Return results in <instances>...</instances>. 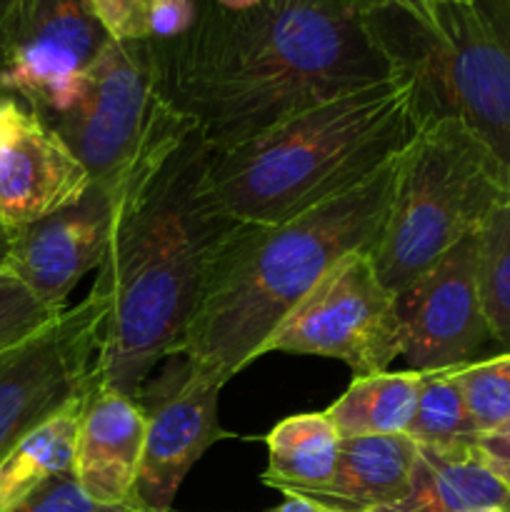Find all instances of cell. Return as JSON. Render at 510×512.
I'll return each instance as SVG.
<instances>
[{
  "mask_svg": "<svg viewBox=\"0 0 510 512\" xmlns=\"http://www.w3.org/2000/svg\"><path fill=\"white\" fill-rule=\"evenodd\" d=\"M150 50L163 98L213 150L405 68L353 0H260L243 13L198 0L193 28Z\"/></svg>",
  "mask_w": 510,
  "mask_h": 512,
  "instance_id": "cell-1",
  "label": "cell"
},
{
  "mask_svg": "<svg viewBox=\"0 0 510 512\" xmlns=\"http://www.w3.org/2000/svg\"><path fill=\"white\" fill-rule=\"evenodd\" d=\"M210 145L170 105L143 153L110 190V233L95 288L105 323L95 383L138 398L180 355L215 253L238 223L205 193Z\"/></svg>",
  "mask_w": 510,
  "mask_h": 512,
  "instance_id": "cell-2",
  "label": "cell"
},
{
  "mask_svg": "<svg viewBox=\"0 0 510 512\" xmlns=\"http://www.w3.org/2000/svg\"><path fill=\"white\" fill-rule=\"evenodd\" d=\"M400 153L303 213L278 223L235 225L210 263L180 355L223 383L255 363L265 340L333 265L375 248Z\"/></svg>",
  "mask_w": 510,
  "mask_h": 512,
  "instance_id": "cell-3",
  "label": "cell"
},
{
  "mask_svg": "<svg viewBox=\"0 0 510 512\" xmlns=\"http://www.w3.org/2000/svg\"><path fill=\"white\" fill-rule=\"evenodd\" d=\"M413 70L320 100L253 138L213 150L205 193L233 223H278L353 188L400 153L423 123Z\"/></svg>",
  "mask_w": 510,
  "mask_h": 512,
  "instance_id": "cell-4",
  "label": "cell"
},
{
  "mask_svg": "<svg viewBox=\"0 0 510 512\" xmlns=\"http://www.w3.org/2000/svg\"><path fill=\"white\" fill-rule=\"evenodd\" d=\"M510 205V165L455 115H425L400 153L388 218L370 250L393 293Z\"/></svg>",
  "mask_w": 510,
  "mask_h": 512,
  "instance_id": "cell-5",
  "label": "cell"
},
{
  "mask_svg": "<svg viewBox=\"0 0 510 512\" xmlns=\"http://www.w3.org/2000/svg\"><path fill=\"white\" fill-rule=\"evenodd\" d=\"M375 28L415 73L425 115H455L510 165V0H438L433 28L380 13Z\"/></svg>",
  "mask_w": 510,
  "mask_h": 512,
  "instance_id": "cell-6",
  "label": "cell"
},
{
  "mask_svg": "<svg viewBox=\"0 0 510 512\" xmlns=\"http://www.w3.org/2000/svg\"><path fill=\"white\" fill-rule=\"evenodd\" d=\"M270 353L318 355L345 363L355 378L378 375L400 358L398 298L380 280L370 250H358L320 278L273 330Z\"/></svg>",
  "mask_w": 510,
  "mask_h": 512,
  "instance_id": "cell-7",
  "label": "cell"
},
{
  "mask_svg": "<svg viewBox=\"0 0 510 512\" xmlns=\"http://www.w3.org/2000/svg\"><path fill=\"white\" fill-rule=\"evenodd\" d=\"M168 108L155 78L150 40L110 38L85 70L78 103L48 123L85 165L90 183L110 193Z\"/></svg>",
  "mask_w": 510,
  "mask_h": 512,
  "instance_id": "cell-8",
  "label": "cell"
},
{
  "mask_svg": "<svg viewBox=\"0 0 510 512\" xmlns=\"http://www.w3.org/2000/svg\"><path fill=\"white\" fill-rule=\"evenodd\" d=\"M110 35L90 0H10L0 18V95L45 120L68 113Z\"/></svg>",
  "mask_w": 510,
  "mask_h": 512,
  "instance_id": "cell-9",
  "label": "cell"
},
{
  "mask_svg": "<svg viewBox=\"0 0 510 512\" xmlns=\"http://www.w3.org/2000/svg\"><path fill=\"white\" fill-rule=\"evenodd\" d=\"M105 313V298L93 285L48 328L0 353V460L93 385Z\"/></svg>",
  "mask_w": 510,
  "mask_h": 512,
  "instance_id": "cell-10",
  "label": "cell"
},
{
  "mask_svg": "<svg viewBox=\"0 0 510 512\" xmlns=\"http://www.w3.org/2000/svg\"><path fill=\"white\" fill-rule=\"evenodd\" d=\"M223 380L183 355L163 363L158 380L145 383V445L133 503L145 512H173L185 475L218 440L233 438L218 423Z\"/></svg>",
  "mask_w": 510,
  "mask_h": 512,
  "instance_id": "cell-11",
  "label": "cell"
},
{
  "mask_svg": "<svg viewBox=\"0 0 510 512\" xmlns=\"http://www.w3.org/2000/svg\"><path fill=\"white\" fill-rule=\"evenodd\" d=\"M395 298L408 370L435 373L473 363L490 340L478 288V235L448 250Z\"/></svg>",
  "mask_w": 510,
  "mask_h": 512,
  "instance_id": "cell-12",
  "label": "cell"
},
{
  "mask_svg": "<svg viewBox=\"0 0 510 512\" xmlns=\"http://www.w3.org/2000/svg\"><path fill=\"white\" fill-rule=\"evenodd\" d=\"M90 175L58 130L30 105L0 95V225L8 235L70 208Z\"/></svg>",
  "mask_w": 510,
  "mask_h": 512,
  "instance_id": "cell-13",
  "label": "cell"
},
{
  "mask_svg": "<svg viewBox=\"0 0 510 512\" xmlns=\"http://www.w3.org/2000/svg\"><path fill=\"white\" fill-rule=\"evenodd\" d=\"M110 233V195L90 185L83 200L8 235L5 268L48 308L65 310L75 285L103 265Z\"/></svg>",
  "mask_w": 510,
  "mask_h": 512,
  "instance_id": "cell-14",
  "label": "cell"
},
{
  "mask_svg": "<svg viewBox=\"0 0 510 512\" xmlns=\"http://www.w3.org/2000/svg\"><path fill=\"white\" fill-rule=\"evenodd\" d=\"M143 445V403L123 390L90 385L73 460V478L80 490L103 505H135Z\"/></svg>",
  "mask_w": 510,
  "mask_h": 512,
  "instance_id": "cell-15",
  "label": "cell"
},
{
  "mask_svg": "<svg viewBox=\"0 0 510 512\" xmlns=\"http://www.w3.org/2000/svg\"><path fill=\"white\" fill-rule=\"evenodd\" d=\"M420 445L408 435L343 438L333 483L310 495L335 512H370L398 503L413 485Z\"/></svg>",
  "mask_w": 510,
  "mask_h": 512,
  "instance_id": "cell-16",
  "label": "cell"
},
{
  "mask_svg": "<svg viewBox=\"0 0 510 512\" xmlns=\"http://www.w3.org/2000/svg\"><path fill=\"white\" fill-rule=\"evenodd\" d=\"M510 510V488L490 473L475 443L420 445L408 495L370 512Z\"/></svg>",
  "mask_w": 510,
  "mask_h": 512,
  "instance_id": "cell-17",
  "label": "cell"
},
{
  "mask_svg": "<svg viewBox=\"0 0 510 512\" xmlns=\"http://www.w3.org/2000/svg\"><path fill=\"white\" fill-rule=\"evenodd\" d=\"M268 468L260 475L283 495H310L335 478L343 435L325 413H300L280 420L268 435Z\"/></svg>",
  "mask_w": 510,
  "mask_h": 512,
  "instance_id": "cell-18",
  "label": "cell"
},
{
  "mask_svg": "<svg viewBox=\"0 0 510 512\" xmlns=\"http://www.w3.org/2000/svg\"><path fill=\"white\" fill-rule=\"evenodd\" d=\"M88 390L30 430L0 460V512H13L53 480L73 475L75 445Z\"/></svg>",
  "mask_w": 510,
  "mask_h": 512,
  "instance_id": "cell-19",
  "label": "cell"
},
{
  "mask_svg": "<svg viewBox=\"0 0 510 512\" xmlns=\"http://www.w3.org/2000/svg\"><path fill=\"white\" fill-rule=\"evenodd\" d=\"M423 373H378L353 378L343 395L325 410L343 438L408 435L418 408Z\"/></svg>",
  "mask_w": 510,
  "mask_h": 512,
  "instance_id": "cell-20",
  "label": "cell"
},
{
  "mask_svg": "<svg viewBox=\"0 0 510 512\" xmlns=\"http://www.w3.org/2000/svg\"><path fill=\"white\" fill-rule=\"evenodd\" d=\"M458 368L423 373L418 408L408 428V438L418 445H460L478 440L465 408Z\"/></svg>",
  "mask_w": 510,
  "mask_h": 512,
  "instance_id": "cell-21",
  "label": "cell"
},
{
  "mask_svg": "<svg viewBox=\"0 0 510 512\" xmlns=\"http://www.w3.org/2000/svg\"><path fill=\"white\" fill-rule=\"evenodd\" d=\"M478 288L490 340L510 353V205L478 233Z\"/></svg>",
  "mask_w": 510,
  "mask_h": 512,
  "instance_id": "cell-22",
  "label": "cell"
},
{
  "mask_svg": "<svg viewBox=\"0 0 510 512\" xmlns=\"http://www.w3.org/2000/svg\"><path fill=\"white\" fill-rule=\"evenodd\" d=\"M458 380L478 438L510 420V353L460 365Z\"/></svg>",
  "mask_w": 510,
  "mask_h": 512,
  "instance_id": "cell-23",
  "label": "cell"
},
{
  "mask_svg": "<svg viewBox=\"0 0 510 512\" xmlns=\"http://www.w3.org/2000/svg\"><path fill=\"white\" fill-rule=\"evenodd\" d=\"M60 313L35 298L8 268L0 270V353L33 338Z\"/></svg>",
  "mask_w": 510,
  "mask_h": 512,
  "instance_id": "cell-24",
  "label": "cell"
},
{
  "mask_svg": "<svg viewBox=\"0 0 510 512\" xmlns=\"http://www.w3.org/2000/svg\"><path fill=\"white\" fill-rule=\"evenodd\" d=\"M13 512H145L138 505H103L88 498L73 475L53 480Z\"/></svg>",
  "mask_w": 510,
  "mask_h": 512,
  "instance_id": "cell-25",
  "label": "cell"
},
{
  "mask_svg": "<svg viewBox=\"0 0 510 512\" xmlns=\"http://www.w3.org/2000/svg\"><path fill=\"white\" fill-rule=\"evenodd\" d=\"M90 5L113 40H148L153 0H90Z\"/></svg>",
  "mask_w": 510,
  "mask_h": 512,
  "instance_id": "cell-26",
  "label": "cell"
},
{
  "mask_svg": "<svg viewBox=\"0 0 510 512\" xmlns=\"http://www.w3.org/2000/svg\"><path fill=\"white\" fill-rule=\"evenodd\" d=\"M198 18V0H153L148 15V40H175L188 33Z\"/></svg>",
  "mask_w": 510,
  "mask_h": 512,
  "instance_id": "cell-27",
  "label": "cell"
},
{
  "mask_svg": "<svg viewBox=\"0 0 510 512\" xmlns=\"http://www.w3.org/2000/svg\"><path fill=\"white\" fill-rule=\"evenodd\" d=\"M353 8L363 18L380 13H403L423 28H433L438 18V0H353Z\"/></svg>",
  "mask_w": 510,
  "mask_h": 512,
  "instance_id": "cell-28",
  "label": "cell"
},
{
  "mask_svg": "<svg viewBox=\"0 0 510 512\" xmlns=\"http://www.w3.org/2000/svg\"><path fill=\"white\" fill-rule=\"evenodd\" d=\"M475 450H478L480 460L490 468V473L510 488V420H505L500 428L480 435L475 440Z\"/></svg>",
  "mask_w": 510,
  "mask_h": 512,
  "instance_id": "cell-29",
  "label": "cell"
},
{
  "mask_svg": "<svg viewBox=\"0 0 510 512\" xmlns=\"http://www.w3.org/2000/svg\"><path fill=\"white\" fill-rule=\"evenodd\" d=\"M270 512H335V510L325 508L323 503H318V500L313 498H305V495H285L283 503Z\"/></svg>",
  "mask_w": 510,
  "mask_h": 512,
  "instance_id": "cell-30",
  "label": "cell"
},
{
  "mask_svg": "<svg viewBox=\"0 0 510 512\" xmlns=\"http://www.w3.org/2000/svg\"><path fill=\"white\" fill-rule=\"evenodd\" d=\"M210 3H215L223 10H230V13H243V10L255 8L260 0H210Z\"/></svg>",
  "mask_w": 510,
  "mask_h": 512,
  "instance_id": "cell-31",
  "label": "cell"
},
{
  "mask_svg": "<svg viewBox=\"0 0 510 512\" xmlns=\"http://www.w3.org/2000/svg\"><path fill=\"white\" fill-rule=\"evenodd\" d=\"M5 263H8V233L0 225V270H5Z\"/></svg>",
  "mask_w": 510,
  "mask_h": 512,
  "instance_id": "cell-32",
  "label": "cell"
},
{
  "mask_svg": "<svg viewBox=\"0 0 510 512\" xmlns=\"http://www.w3.org/2000/svg\"><path fill=\"white\" fill-rule=\"evenodd\" d=\"M8 5H10V0H0V18H3V13L8 10Z\"/></svg>",
  "mask_w": 510,
  "mask_h": 512,
  "instance_id": "cell-33",
  "label": "cell"
},
{
  "mask_svg": "<svg viewBox=\"0 0 510 512\" xmlns=\"http://www.w3.org/2000/svg\"><path fill=\"white\" fill-rule=\"evenodd\" d=\"M475 512H510V510H498V508H488V510H475Z\"/></svg>",
  "mask_w": 510,
  "mask_h": 512,
  "instance_id": "cell-34",
  "label": "cell"
}]
</instances>
